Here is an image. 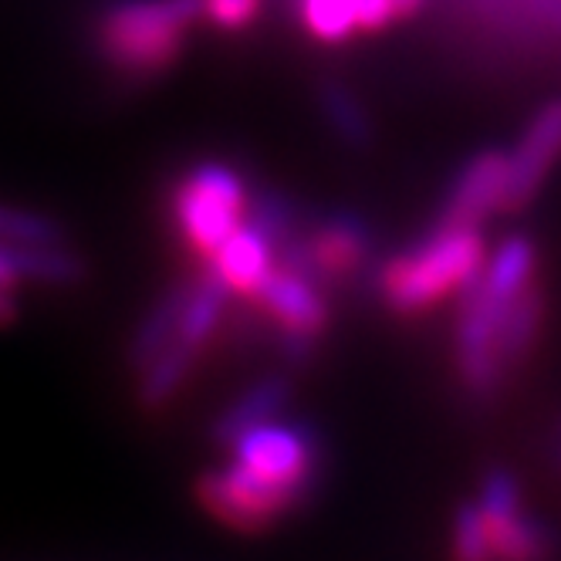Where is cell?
Listing matches in <instances>:
<instances>
[{
  "instance_id": "1",
  "label": "cell",
  "mask_w": 561,
  "mask_h": 561,
  "mask_svg": "<svg viewBox=\"0 0 561 561\" xmlns=\"http://www.w3.org/2000/svg\"><path fill=\"white\" fill-rule=\"evenodd\" d=\"M230 463L199 477L196 501L237 535H264L291 514L318 477V439L308 426L267 420L230 444Z\"/></svg>"
},
{
  "instance_id": "2",
  "label": "cell",
  "mask_w": 561,
  "mask_h": 561,
  "mask_svg": "<svg viewBox=\"0 0 561 561\" xmlns=\"http://www.w3.org/2000/svg\"><path fill=\"white\" fill-rule=\"evenodd\" d=\"M538 274V248L525 233H511L488 254L484 271L463 291L454 355L457 376L463 389L477 399L494 396L501 379L507 376L501 366V325L520 291L535 285Z\"/></svg>"
},
{
  "instance_id": "3",
  "label": "cell",
  "mask_w": 561,
  "mask_h": 561,
  "mask_svg": "<svg viewBox=\"0 0 561 561\" xmlns=\"http://www.w3.org/2000/svg\"><path fill=\"white\" fill-rule=\"evenodd\" d=\"M484 230L439 220L413 248L392 254L379 271V295L389 311L416 318L454 295H463L488 264Z\"/></svg>"
},
{
  "instance_id": "4",
  "label": "cell",
  "mask_w": 561,
  "mask_h": 561,
  "mask_svg": "<svg viewBox=\"0 0 561 561\" xmlns=\"http://www.w3.org/2000/svg\"><path fill=\"white\" fill-rule=\"evenodd\" d=\"M199 0H118L99 21V51L133 78L163 75L186 48Z\"/></svg>"
},
{
  "instance_id": "5",
  "label": "cell",
  "mask_w": 561,
  "mask_h": 561,
  "mask_svg": "<svg viewBox=\"0 0 561 561\" xmlns=\"http://www.w3.org/2000/svg\"><path fill=\"white\" fill-rule=\"evenodd\" d=\"M170 207L183 244L196 257L210 261L224 240L251 217V193L233 167L207 159L183 173L173 186Z\"/></svg>"
},
{
  "instance_id": "6",
  "label": "cell",
  "mask_w": 561,
  "mask_h": 561,
  "mask_svg": "<svg viewBox=\"0 0 561 561\" xmlns=\"http://www.w3.org/2000/svg\"><path fill=\"white\" fill-rule=\"evenodd\" d=\"M227 295L230 291L220 285V280L210 271L193 285L173 342L139 373V389L136 392H139V403L146 410L167 407L170 399L186 386V379H190V373L196 366L199 352L210 345V339L220 329Z\"/></svg>"
},
{
  "instance_id": "7",
  "label": "cell",
  "mask_w": 561,
  "mask_h": 561,
  "mask_svg": "<svg viewBox=\"0 0 561 561\" xmlns=\"http://www.w3.org/2000/svg\"><path fill=\"white\" fill-rule=\"evenodd\" d=\"M322 280L308 267L285 257L274 261L261 288L251 295V301L277 325L285 345L301 358L318 345V339L329 329V298L322 295Z\"/></svg>"
},
{
  "instance_id": "8",
  "label": "cell",
  "mask_w": 561,
  "mask_h": 561,
  "mask_svg": "<svg viewBox=\"0 0 561 561\" xmlns=\"http://www.w3.org/2000/svg\"><path fill=\"white\" fill-rule=\"evenodd\" d=\"M480 517L491 545V558H541L551 551L548 531L520 504V488L514 473L491 470L477 494Z\"/></svg>"
},
{
  "instance_id": "9",
  "label": "cell",
  "mask_w": 561,
  "mask_h": 561,
  "mask_svg": "<svg viewBox=\"0 0 561 561\" xmlns=\"http://www.w3.org/2000/svg\"><path fill=\"white\" fill-rule=\"evenodd\" d=\"M561 163V99L541 105L531 123L507 149V199L504 214L525 210L531 199L541 193L551 170Z\"/></svg>"
},
{
  "instance_id": "10",
  "label": "cell",
  "mask_w": 561,
  "mask_h": 561,
  "mask_svg": "<svg viewBox=\"0 0 561 561\" xmlns=\"http://www.w3.org/2000/svg\"><path fill=\"white\" fill-rule=\"evenodd\" d=\"M373 248L366 224L352 214H335L318 224L298 248L288 251L291 261L308 267L318 280H348L363 271Z\"/></svg>"
},
{
  "instance_id": "11",
  "label": "cell",
  "mask_w": 561,
  "mask_h": 561,
  "mask_svg": "<svg viewBox=\"0 0 561 561\" xmlns=\"http://www.w3.org/2000/svg\"><path fill=\"white\" fill-rule=\"evenodd\" d=\"M507 199V149H480L470 156L457 180L447 190L444 217L447 224H473L484 227V220L504 210Z\"/></svg>"
},
{
  "instance_id": "12",
  "label": "cell",
  "mask_w": 561,
  "mask_h": 561,
  "mask_svg": "<svg viewBox=\"0 0 561 561\" xmlns=\"http://www.w3.org/2000/svg\"><path fill=\"white\" fill-rule=\"evenodd\" d=\"M277 248H280V240L261 220L251 217L224 240L220 251L207 264H210V274L230 295L251 298L261 288V280L267 277V271L274 267Z\"/></svg>"
},
{
  "instance_id": "13",
  "label": "cell",
  "mask_w": 561,
  "mask_h": 561,
  "mask_svg": "<svg viewBox=\"0 0 561 561\" xmlns=\"http://www.w3.org/2000/svg\"><path fill=\"white\" fill-rule=\"evenodd\" d=\"M288 396H291V386H288L285 376H264V379L251 382L217 416L214 439H217V444H224V447H230L237 436H244L248 430L280 416V410H285V403H288Z\"/></svg>"
},
{
  "instance_id": "14",
  "label": "cell",
  "mask_w": 561,
  "mask_h": 561,
  "mask_svg": "<svg viewBox=\"0 0 561 561\" xmlns=\"http://www.w3.org/2000/svg\"><path fill=\"white\" fill-rule=\"evenodd\" d=\"M190 291H193V280H190V285L170 288L163 298H159V301L146 311V318L139 322V329H136V335H133V342H129V363H133L136 373H142V369L152 363V358L173 342Z\"/></svg>"
},
{
  "instance_id": "15",
  "label": "cell",
  "mask_w": 561,
  "mask_h": 561,
  "mask_svg": "<svg viewBox=\"0 0 561 561\" xmlns=\"http://www.w3.org/2000/svg\"><path fill=\"white\" fill-rule=\"evenodd\" d=\"M545 325V291L538 288V280L531 288L520 291V298L511 305L504 325H501V366L511 373L528 358V352L538 345Z\"/></svg>"
},
{
  "instance_id": "16",
  "label": "cell",
  "mask_w": 561,
  "mask_h": 561,
  "mask_svg": "<svg viewBox=\"0 0 561 561\" xmlns=\"http://www.w3.org/2000/svg\"><path fill=\"white\" fill-rule=\"evenodd\" d=\"M21 280H37V285H78L85 277V261L65 244H45V248H11Z\"/></svg>"
},
{
  "instance_id": "17",
  "label": "cell",
  "mask_w": 561,
  "mask_h": 561,
  "mask_svg": "<svg viewBox=\"0 0 561 561\" xmlns=\"http://www.w3.org/2000/svg\"><path fill=\"white\" fill-rule=\"evenodd\" d=\"M0 244L4 248H45V244H65V227L42 214L0 204Z\"/></svg>"
},
{
  "instance_id": "18",
  "label": "cell",
  "mask_w": 561,
  "mask_h": 561,
  "mask_svg": "<svg viewBox=\"0 0 561 561\" xmlns=\"http://www.w3.org/2000/svg\"><path fill=\"white\" fill-rule=\"evenodd\" d=\"M358 4L363 0H301V21L318 42L339 45L358 31Z\"/></svg>"
},
{
  "instance_id": "19",
  "label": "cell",
  "mask_w": 561,
  "mask_h": 561,
  "mask_svg": "<svg viewBox=\"0 0 561 561\" xmlns=\"http://www.w3.org/2000/svg\"><path fill=\"white\" fill-rule=\"evenodd\" d=\"M322 112L329 118V126L335 129V136H342L348 146L369 142V118L345 85H329L322 92Z\"/></svg>"
},
{
  "instance_id": "20",
  "label": "cell",
  "mask_w": 561,
  "mask_h": 561,
  "mask_svg": "<svg viewBox=\"0 0 561 561\" xmlns=\"http://www.w3.org/2000/svg\"><path fill=\"white\" fill-rule=\"evenodd\" d=\"M450 541H454V554L463 561H484L491 558V545H488V531H484V517H480L477 501L460 504L454 514V528H450Z\"/></svg>"
},
{
  "instance_id": "21",
  "label": "cell",
  "mask_w": 561,
  "mask_h": 561,
  "mask_svg": "<svg viewBox=\"0 0 561 561\" xmlns=\"http://www.w3.org/2000/svg\"><path fill=\"white\" fill-rule=\"evenodd\" d=\"M261 4L264 0H199V18L217 31L237 34L257 21Z\"/></svg>"
},
{
  "instance_id": "22",
  "label": "cell",
  "mask_w": 561,
  "mask_h": 561,
  "mask_svg": "<svg viewBox=\"0 0 561 561\" xmlns=\"http://www.w3.org/2000/svg\"><path fill=\"white\" fill-rule=\"evenodd\" d=\"M423 8V0H363L358 4V31H382L396 21H407Z\"/></svg>"
},
{
  "instance_id": "23",
  "label": "cell",
  "mask_w": 561,
  "mask_h": 561,
  "mask_svg": "<svg viewBox=\"0 0 561 561\" xmlns=\"http://www.w3.org/2000/svg\"><path fill=\"white\" fill-rule=\"evenodd\" d=\"M21 285V271H18V261H14V251L0 244V288H18Z\"/></svg>"
},
{
  "instance_id": "24",
  "label": "cell",
  "mask_w": 561,
  "mask_h": 561,
  "mask_svg": "<svg viewBox=\"0 0 561 561\" xmlns=\"http://www.w3.org/2000/svg\"><path fill=\"white\" fill-rule=\"evenodd\" d=\"M18 318V301H14V291L11 288H0V329L11 325Z\"/></svg>"
},
{
  "instance_id": "25",
  "label": "cell",
  "mask_w": 561,
  "mask_h": 561,
  "mask_svg": "<svg viewBox=\"0 0 561 561\" xmlns=\"http://www.w3.org/2000/svg\"><path fill=\"white\" fill-rule=\"evenodd\" d=\"M558 454H561V426H558Z\"/></svg>"
}]
</instances>
